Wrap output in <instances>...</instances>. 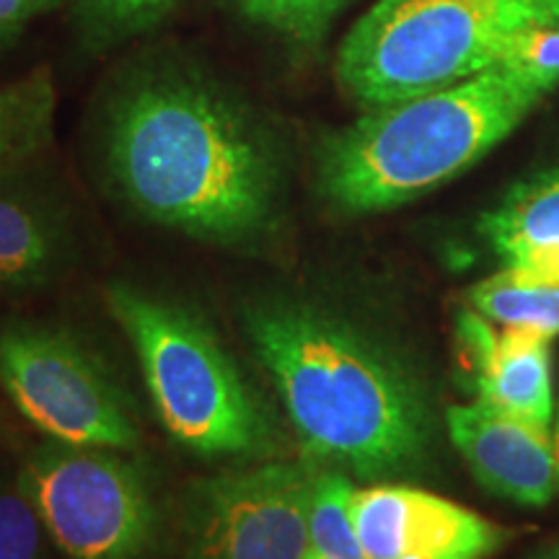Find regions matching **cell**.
I'll use <instances>...</instances> for the list:
<instances>
[{"label":"cell","instance_id":"cell-1","mask_svg":"<svg viewBox=\"0 0 559 559\" xmlns=\"http://www.w3.org/2000/svg\"><path fill=\"white\" fill-rule=\"evenodd\" d=\"M102 143L117 192L145 221L230 249H257L283 228V140L198 68L151 62L128 75Z\"/></svg>","mask_w":559,"mask_h":559},{"label":"cell","instance_id":"cell-2","mask_svg":"<svg viewBox=\"0 0 559 559\" xmlns=\"http://www.w3.org/2000/svg\"><path fill=\"white\" fill-rule=\"evenodd\" d=\"M241 324L306 461L383 479L428 459V396L412 370L358 324L288 293L243 304Z\"/></svg>","mask_w":559,"mask_h":559},{"label":"cell","instance_id":"cell-3","mask_svg":"<svg viewBox=\"0 0 559 559\" xmlns=\"http://www.w3.org/2000/svg\"><path fill=\"white\" fill-rule=\"evenodd\" d=\"M549 91L506 66L386 107L366 109L319 140L313 177L342 215H370L423 198L498 148Z\"/></svg>","mask_w":559,"mask_h":559},{"label":"cell","instance_id":"cell-4","mask_svg":"<svg viewBox=\"0 0 559 559\" xmlns=\"http://www.w3.org/2000/svg\"><path fill=\"white\" fill-rule=\"evenodd\" d=\"M555 26L559 0H379L340 45L334 79L358 107H386L472 79Z\"/></svg>","mask_w":559,"mask_h":559},{"label":"cell","instance_id":"cell-5","mask_svg":"<svg viewBox=\"0 0 559 559\" xmlns=\"http://www.w3.org/2000/svg\"><path fill=\"white\" fill-rule=\"evenodd\" d=\"M104 298L135 349L160 425L179 445L221 459L275 453V417L198 313L128 283L109 285Z\"/></svg>","mask_w":559,"mask_h":559},{"label":"cell","instance_id":"cell-6","mask_svg":"<svg viewBox=\"0 0 559 559\" xmlns=\"http://www.w3.org/2000/svg\"><path fill=\"white\" fill-rule=\"evenodd\" d=\"M19 485L68 559L158 555L164 515L148 477L124 451L50 440L24 461Z\"/></svg>","mask_w":559,"mask_h":559},{"label":"cell","instance_id":"cell-7","mask_svg":"<svg viewBox=\"0 0 559 559\" xmlns=\"http://www.w3.org/2000/svg\"><path fill=\"white\" fill-rule=\"evenodd\" d=\"M0 386L50 440L138 449L128 396L79 340L55 326L26 321L0 326Z\"/></svg>","mask_w":559,"mask_h":559},{"label":"cell","instance_id":"cell-8","mask_svg":"<svg viewBox=\"0 0 559 559\" xmlns=\"http://www.w3.org/2000/svg\"><path fill=\"white\" fill-rule=\"evenodd\" d=\"M317 469L267 461L194 479L179 515L185 559H306Z\"/></svg>","mask_w":559,"mask_h":559},{"label":"cell","instance_id":"cell-9","mask_svg":"<svg viewBox=\"0 0 559 559\" xmlns=\"http://www.w3.org/2000/svg\"><path fill=\"white\" fill-rule=\"evenodd\" d=\"M353 521L366 559H487L513 531L425 489H355Z\"/></svg>","mask_w":559,"mask_h":559},{"label":"cell","instance_id":"cell-10","mask_svg":"<svg viewBox=\"0 0 559 559\" xmlns=\"http://www.w3.org/2000/svg\"><path fill=\"white\" fill-rule=\"evenodd\" d=\"M456 337L477 402L549 432L555 423L551 337L528 326L492 324L474 309L459 317Z\"/></svg>","mask_w":559,"mask_h":559},{"label":"cell","instance_id":"cell-11","mask_svg":"<svg viewBox=\"0 0 559 559\" xmlns=\"http://www.w3.org/2000/svg\"><path fill=\"white\" fill-rule=\"evenodd\" d=\"M451 443L487 492L544 508L555 498L557 464L551 436L489 404H453L445 412Z\"/></svg>","mask_w":559,"mask_h":559},{"label":"cell","instance_id":"cell-12","mask_svg":"<svg viewBox=\"0 0 559 559\" xmlns=\"http://www.w3.org/2000/svg\"><path fill=\"white\" fill-rule=\"evenodd\" d=\"M479 234L502 267L559 280V164L510 187L481 215Z\"/></svg>","mask_w":559,"mask_h":559},{"label":"cell","instance_id":"cell-13","mask_svg":"<svg viewBox=\"0 0 559 559\" xmlns=\"http://www.w3.org/2000/svg\"><path fill=\"white\" fill-rule=\"evenodd\" d=\"M62 260L66 230L58 215L32 192L0 181V290L39 288L58 275Z\"/></svg>","mask_w":559,"mask_h":559},{"label":"cell","instance_id":"cell-14","mask_svg":"<svg viewBox=\"0 0 559 559\" xmlns=\"http://www.w3.org/2000/svg\"><path fill=\"white\" fill-rule=\"evenodd\" d=\"M55 109L58 91L47 68L0 86V174L13 171L50 145Z\"/></svg>","mask_w":559,"mask_h":559},{"label":"cell","instance_id":"cell-15","mask_svg":"<svg viewBox=\"0 0 559 559\" xmlns=\"http://www.w3.org/2000/svg\"><path fill=\"white\" fill-rule=\"evenodd\" d=\"M472 309L500 326H528L555 340L559 334V280L502 267L469 290Z\"/></svg>","mask_w":559,"mask_h":559},{"label":"cell","instance_id":"cell-16","mask_svg":"<svg viewBox=\"0 0 559 559\" xmlns=\"http://www.w3.org/2000/svg\"><path fill=\"white\" fill-rule=\"evenodd\" d=\"M355 487L349 474L319 466L309 506V542L313 555L326 559H366L353 521Z\"/></svg>","mask_w":559,"mask_h":559},{"label":"cell","instance_id":"cell-17","mask_svg":"<svg viewBox=\"0 0 559 559\" xmlns=\"http://www.w3.org/2000/svg\"><path fill=\"white\" fill-rule=\"evenodd\" d=\"M236 13L275 34L293 52L309 55L353 0H228Z\"/></svg>","mask_w":559,"mask_h":559},{"label":"cell","instance_id":"cell-18","mask_svg":"<svg viewBox=\"0 0 559 559\" xmlns=\"http://www.w3.org/2000/svg\"><path fill=\"white\" fill-rule=\"evenodd\" d=\"M177 0H75L83 32L94 41H120L158 24Z\"/></svg>","mask_w":559,"mask_h":559},{"label":"cell","instance_id":"cell-19","mask_svg":"<svg viewBox=\"0 0 559 559\" xmlns=\"http://www.w3.org/2000/svg\"><path fill=\"white\" fill-rule=\"evenodd\" d=\"M47 528L24 487H0V559H41Z\"/></svg>","mask_w":559,"mask_h":559},{"label":"cell","instance_id":"cell-20","mask_svg":"<svg viewBox=\"0 0 559 559\" xmlns=\"http://www.w3.org/2000/svg\"><path fill=\"white\" fill-rule=\"evenodd\" d=\"M498 66H506L547 91H555L559 86V26L523 34L508 47Z\"/></svg>","mask_w":559,"mask_h":559},{"label":"cell","instance_id":"cell-21","mask_svg":"<svg viewBox=\"0 0 559 559\" xmlns=\"http://www.w3.org/2000/svg\"><path fill=\"white\" fill-rule=\"evenodd\" d=\"M55 5H60V0H0V34L16 39L26 21L52 11Z\"/></svg>","mask_w":559,"mask_h":559},{"label":"cell","instance_id":"cell-22","mask_svg":"<svg viewBox=\"0 0 559 559\" xmlns=\"http://www.w3.org/2000/svg\"><path fill=\"white\" fill-rule=\"evenodd\" d=\"M551 451H555V464H557V489H559V412L555 419V430H551Z\"/></svg>","mask_w":559,"mask_h":559},{"label":"cell","instance_id":"cell-23","mask_svg":"<svg viewBox=\"0 0 559 559\" xmlns=\"http://www.w3.org/2000/svg\"><path fill=\"white\" fill-rule=\"evenodd\" d=\"M528 559H559V542L549 544V547H544L539 551H534Z\"/></svg>","mask_w":559,"mask_h":559},{"label":"cell","instance_id":"cell-24","mask_svg":"<svg viewBox=\"0 0 559 559\" xmlns=\"http://www.w3.org/2000/svg\"><path fill=\"white\" fill-rule=\"evenodd\" d=\"M13 41V37H9V34H0V50H3V47H9Z\"/></svg>","mask_w":559,"mask_h":559},{"label":"cell","instance_id":"cell-25","mask_svg":"<svg viewBox=\"0 0 559 559\" xmlns=\"http://www.w3.org/2000/svg\"><path fill=\"white\" fill-rule=\"evenodd\" d=\"M306 559H326V557H321V555H313V551H309V555H306Z\"/></svg>","mask_w":559,"mask_h":559}]
</instances>
